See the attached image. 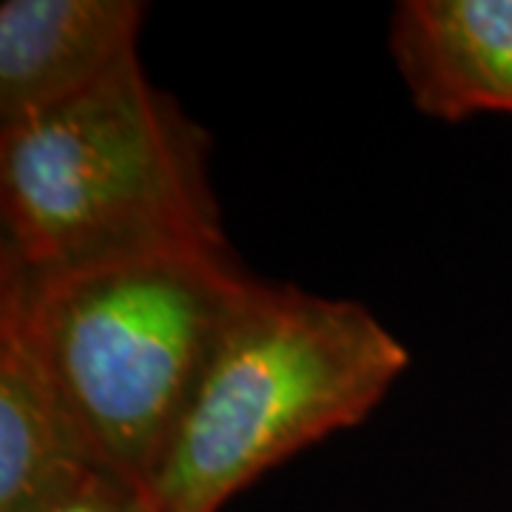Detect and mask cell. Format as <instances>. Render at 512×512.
Instances as JSON below:
<instances>
[{
  "instance_id": "obj_6",
  "label": "cell",
  "mask_w": 512,
  "mask_h": 512,
  "mask_svg": "<svg viewBox=\"0 0 512 512\" xmlns=\"http://www.w3.org/2000/svg\"><path fill=\"white\" fill-rule=\"evenodd\" d=\"M390 49L421 114H512V0H402Z\"/></svg>"
},
{
  "instance_id": "obj_2",
  "label": "cell",
  "mask_w": 512,
  "mask_h": 512,
  "mask_svg": "<svg viewBox=\"0 0 512 512\" xmlns=\"http://www.w3.org/2000/svg\"><path fill=\"white\" fill-rule=\"evenodd\" d=\"M211 140L140 57L0 126L3 262L49 274L177 242H225Z\"/></svg>"
},
{
  "instance_id": "obj_3",
  "label": "cell",
  "mask_w": 512,
  "mask_h": 512,
  "mask_svg": "<svg viewBox=\"0 0 512 512\" xmlns=\"http://www.w3.org/2000/svg\"><path fill=\"white\" fill-rule=\"evenodd\" d=\"M407 362L365 305L256 282L143 493L151 510L220 512L279 461L359 424Z\"/></svg>"
},
{
  "instance_id": "obj_5",
  "label": "cell",
  "mask_w": 512,
  "mask_h": 512,
  "mask_svg": "<svg viewBox=\"0 0 512 512\" xmlns=\"http://www.w3.org/2000/svg\"><path fill=\"white\" fill-rule=\"evenodd\" d=\"M103 476L23 319L0 302V512H52Z\"/></svg>"
},
{
  "instance_id": "obj_1",
  "label": "cell",
  "mask_w": 512,
  "mask_h": 512,
  "mask_svg": "<svg viewBox=\"0 0 512 512\" xmlns=\"http://www.w3.org/2000/svg\"><path fill=\"white\" fill-rule=\"evenodd\" d=\"M256 279L228 242H177L49 274L0 262L12 305L103 470L146 493Z\"/></svg>"
},
{
  "instance_id": "obj_4",
  "label": "cell",
  "mask_w": 512,
  "mask_h": 512,
  "mask_svg": "<svg viewBox=\"0 0 512 512\" xmlns=\"http://www.w3.org/2000/svg\"><path fill=\"white\" fill-rule=\"evenodd\" d=\"M140 0H6L0 126L57 106L137 60Z\"/></svg>"
},
{
  "instance_id": "obj_7",
  "label": "cell",
  "mask_w": 512,
  "mask_h": 512,
  "mask_svg": "<svg viewBox=\"0 0 512 512\" xmlns=\"http://www.w3.org/2000/svg\"><path fill=\"white\" fill-rule=\"evenodd\" d=\"M52 512H154L148 498L137 487L114 476H103L94 481L89 490L74 495L72 501L60 504Z\"/></svg>"
}]
</instances>
